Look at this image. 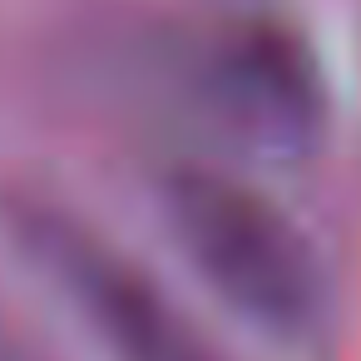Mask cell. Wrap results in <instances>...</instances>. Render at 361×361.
Wrapping results in <instances>:
<instances>
[{
  "label": "cell",
  "mask_w": 361,
  "mask_h": 361,
  "mask_svg": "<svg viewBox=\"0 0 361 361\" xmlns=\"http://www.w3.org/2000/svg\"><path fill=\"white\" fill-rule=\"evenodd\" d=\"M159 218L193 277L247 326L277 341H302L322 326V252L257 183L213 164H173L159 173Z\"/></svg>",
  "instance_id": "obj_1"
},
{
  "label": "cell",
  "mask_w": 361,
  "mask_h": 361,
  "mask_svg": "<svg viewBox=\"0 0 361 361\" xmlns=\"http://www.w3.org/2000/svg\"><path fill=\"white\" fill-rule=\"evenodd\" d=\"M0 233L104 361H228L193 312L99 223L40 188H0Z\"/></svg>",
  "instance_id": "obj_2"
},
{
  "label": "cell",
  "mask_w": 361,
  "mask_h": 361,
  "mask_svg": "<svg viewBox=\"0 0 361 361\" xmlns=\"http://www.w3.org/2000/svg\"><path fill=\"white\" fill-rule=\"evenodd\" d=\"M188 104L233 149L302 159L326 139V80L297 30L277 20H228L183 50Z\"/></svg>",
  "instance_id": "obj_3"
}]
</instances>
